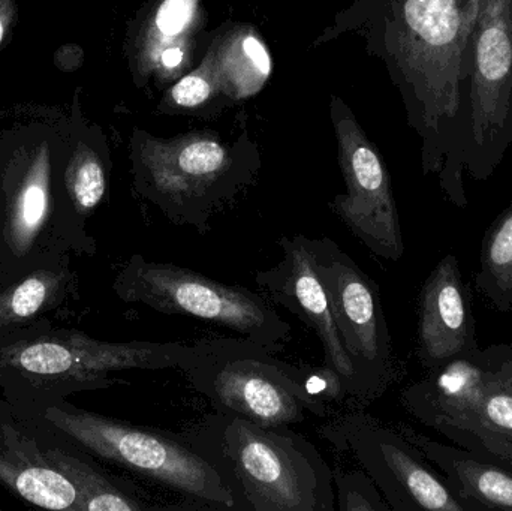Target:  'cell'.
<instances>
[{"label": "cell", "mask_w": 512, "mask_h": 511, "mask_svg": "<svg viewBox=\"0 0 512 511\" xmlns=\"http://www.w3.org/2000/svg\"><path fill=\"white\" fill-rule=\"evenodd\" d=\"M438 434L444 435L447 440L463 449L471 450L483 458L501 462L512 468V441L505 440L493 432L480 428H454L445 426L439 429Z\"/></svg>", "instance_id": "cell-24"}, {"label": "cell", "mask_w": 512, "mask_h": 511, "mask_svg": "<svg viewBox=\"0 0 512 511\" xmlns=\"http://www.w3.org/2000/svg\"><path fill=\"white\" fill-rule=\"evenodd\" d=\"M218 471L240 511H334L333 471L319 450L289 428L207 414L183 432Z\"/></svg>", "instance_id": "cell-2"}, {"label": "cell", "mask_w": 512, "mask_h": 511, "mask_svg": "<svg viewBox=\"0 0 512 511\" xmlns=\"http://www.w3.org/2000/svg\"><path fill=\"white\" fill-rule=\"evenodd\" d=\"M51 467L62 471L80 494L78 510L84 511H141L152 510L137 492L117 485L90 465L78 461L74 456L63 455L57 450L45 453Z\"/></svg>", "instance_id": "cell-18"}, {"label": "cell", "mask_w": 512, "mask_h": 511, "mask_svg": "<svg viewBox=\"0 0 512 511\" xmlns=\"http://www.w3.org/2000/svg\"><path fill=\"white\" fill-rule=\"evenodd\" d=\"M480 0H381L378 48L421 138L424 174L468 207L462 168L463 102Z\"/></svg>", "instance_id": "cell-1"}, {"label": "cell", "mask_w": 512, "mask_h": 511, "mask_svg": "<svg viewBox=\"0 0 512 511\" xmlns=\"http://www.w3.org/2000/svg\"><path fill=\"white\" fill-rule=\"evenodd\" d=\"M255 168L209 138L150 144L135 158V188L173 224L207 234L248 188Z\"/></svg>", "instance_id": "cell-6"}, {"label": "cell", "mask_w": 512, "mask_h": 511, "mask_svg": "<svg viewBox=\"0 0 512 511\" xmlns=\"http://www.w3.org/2000/svg\"><path fill=\"white\" fill-rule=\"evenodd\" d=\"M15 17L14 0H0V45L5 41L11 30L12 21Z\"/></svg>", "instance_id": "cell-27"}, {"label": "cell", "mask_w": 512, "mask_h": 511, "mask_svg": "<svg viewBox=\"0 0 512 511\" xmlns=\"http://www.w3.org/2000/svg\"><path fill=\"white\" fill-rule=\"evenodd\" d=\"M319 281L360 380L363 401L378 399L396 377L393 339L378 284L330 237L310 239Z\"/></svg>", "instance_id": "cell-9"}, {"label": "cell", "mask_w": 512, "mask_h": 511, "mask_svg": "<svg viewBox=\"0 0 512 511\" xmlns=\"http://www.w3.org/2000/svg\"><path fill=\"white\" fill-rule=\"evenodd\" d=\"M65 188L72 206L87 216L104 200L107 170L98 152L86 144L75 147L65 170Z\"/></svg>", "instance_id": "cell-21"}, {"label": "cell", "mask_w": 512, "mask_h": 511, "mask_svg": "<svg viewBox=\"0 0 512 511\" xmlns=\"http://www.w3.org/2000/svg\"><path fill=\"white\" fill-rule=\"evenodd\" d=\"M251 339H204L191 345L180 365L195 392L215 411L271 428H289L309 416H331L330 405L310 395L309 368L277 359Z\"/></svg>", "instance_id": "cell-3"}, {"label": "cell", "mask_w": 512, "mask_h": 511, "mask_svg": "<svg viewBox=\"0 0 512 511\" xmlns=\"http://www.w3.org/2000/svg\"><path fill=\"white\" fill-rule=\"evenodd\" d=\"M45 417L93 455L177 492L197 509L237 510L216 468L183 434L75 408H50Z\"/></svg>", "instance_id": "cell-4"}, {"label": "cell", "mask_w": 512, "mask_h": 511, "mask_svg": "<svg viewBox=\"0 0 512 511\" xmlns=\"http://www.w3.org/2000/svg\"><path fill=\"white\" fill-rule=\"evenodd\" d=\"M195 0H164L153 18V47L177 39L194 17Z\"/></svg>", "instance_id": "cell-25"}, {"label": "cell", "mask_w": 512, "mask_h": 511, "mask_svg": "<svg viewBox=\"0 0 512 511\" xmlns=\"http://www.w3.org/2000/svg\"><path fill=\"white\" fill-rule=\"evenodd\" d=\"M394 426L436 470L441 471L442 477L466 509L512 511L511 467L483 458L463 447L439 443L405 423Z\"/></svg>", "instance_id": "cell-15"}, {"label": "cell", "mask_w": 512, "mask_h": 511, "mask_svg": "<svg viewBox=\"0 0 512 511\" xmlns=\"http://www.w3.org/2000/svg\"><path fill=\"white\" fill-rule=\"evenodd\" d=\"M334 491L340 511H391L373 480L363 470L334 471Z\"/></svg>", "instance_id": "cell-23"}, {"label": "cell", "mask_w": 512, "mask_h": 511, "mask_svg": "<svg viewBox=\"0 0 512 511\" xmlns=\"http://www.w3.org/2000/svg\"><path fill=\"white\" fill-rule=\"evenodd\" d=\"M191 353L183 342H101L65 332L41 336L0 348V366H11L27 374L65 380L110 384V372L143 369H177Z\"/></svg>", "instance_id": "cell-10"}, {"label": "cell", "mask_w": 512, "mask_h": 511, "mask_svg": "<svg viewBox=\"0 0 512 511\" xmlns=\"http://www.w3.org/2000/svg\"><path fill=\"white\" fill-rule=\"evenodd\" d=\"M478 347L471 293L456 255L447 254L427 276L418 297V360L430 371Z\"/></svg>", "instance_id": "cell-13"}, {"label": "cell", "mask_w": 512, "mask_h": 511, "mask_svg": "<svg viewBox=\"0 0 512 511\" xmlns=\"http://www.w3.org/2000/svg\"><path fill=\"white\" fill-rule=\"evenodd\" d=\"M57 279L48 273H33L0 293V330L35 317L50 300Z\"/></svg>", "instance_id": "cell-22"}, {"label": "cell", "mask_w": 512, "mask_h": 511, "mask_svg": "<svg viewBox=\"0 0 512 511\" xmlns=\"http://www.w3.org/2000/svg\"><path fill=\"white\" fill-rule=\"evenodd\" d=\"M17 179L6 197V237L26 254L45 224L50 201L51 149L47 141L24 147L17 156Z\"/></svg>", "instance_id": "cell-16"}, {"label": "cell", "mask_w": 512, "mask_h": 511, "mask_svg": "<svg viewBox=\"0 0 512 511\" xmlns=\"http://www.w3.org/2000/svg\"><path fill=\"white\" fill-rule=\"evenodd\" d=\"M475 287L496 311H511L512 200L484 234Z\"/></svg>", "instance_id": "cell-17"}, {"label": "cell", "mask_w": 512, "mask_h": 511, "mask_svg": "<svg viewBox=\"0 0 512 511\" xmlns=\"http://www.w3.org/2000/svg\"><path fill=\"white\" fill-rule=\"evenodd\" d=\"M511 144L512 0H480L463 102V173L486 182Z\"/></svg>", "instance_id": "cell-7"}, {"label": "cell", "mask_w": 512, "mask_h": 511, "mask_svg": "<svg viewBox=\"0 0 512 511\" xmlns=\"http://www.w3.org/2000/svg\"><path fill=\"white\" fill-rule=\"evenodd\" d=\"M339 135L340 165L348 191L331 201V210L373 255L402 260L405 242L399 210L381 155L354 123L339 129Z\"/></svg>", "instance_id": "cell-11"}, {"label": "cell", "mask_w": 512, "mask_h": 511, "mask_svg": "<svg viewBox=\"0 0 512 511\" xmlns=\"http://www.w3.org/2000/svg\"><path fill=\"white\" fill-rule=\"evenodd\" d=\"M334 449L348 453L373 480L391 511H466L447 480L396 428L370 414L334 417L319 428Z\"/></svg>", "instance_id": "cell-8"}, {"label": "cell", "mask_w": 512, "mask_h": 511, "mask_svg": "<svg viewBox=\"0 0 512 511\" xmlns=\"http://www.w3.org/2000/svg\"><path fill=\"white\" fill-rule=\"evenodd\" d=\"M0 479L27 503L48 510H78L74 483L54 467H11L0 459Z\"/></svg>", "instance_id": "cell-19"}, {"label": "cell", "mask_w": 512, "mask_h": 511, "mask_svg": "<svg viewBox=\"0 0 512 511\" xmlns=\"http://www.w3.org/2000/svg\"><path fill=\"white\" fill-rule=\"evenodd\" d=\"M282 258L270 269L258 270L255 282L274 303L294 314L315 332L324 350V366L336 372L352 401L364 402L360 380L331 314L324 285L319 281L310 237L282 236Z\"/></svg>", "instance_id": "cell-12"}, {"label": "cell", "mask_w": 512, "mask_h": 511, "mask_svg": "<svg viewBox=\"0 0 512 511\" xmlns=\"http://www.w3.org/2000/svg\"><path fill=\"white\" fill-rule=\"evenodd\" d=\"M183 51L179 47L165 48L161 53V63L164 68L174 69L182 63Z\"/></svg>", "instance_id": "cell-28"}, {"label": "cell", "mask_w": 512, "mask_h": 511, "mask_svg": "<svg viewBox=\"0 0 512 511\" xmlns=\"http://www.w3.org/2000/svg\"><path fill=\"white\" fill-rule=\"evenodd\" d=\"M114 291L125 302L216 324L276 353L291 338V324L255 291L215 281L188 267L150 261L140 254L132 255L120 270Z\"/></svg>", "instance_id": "cell-5"}, {"label": "cell", "mask_w": 512, "mask_h": 511, "mask_svg": "<svg viewBox=\"0 0 512 511\" xmlns=\"http://www.w3.org/2000/svg\"><path fill=\"white\" fill-rule=\"evenodd\" d=\"M510 344L480 347L426 371L400 395V404L415 420L433 431L463 426L472 419L493 369L510 350Z\"/></svg>", "instance_id": "cell-14"}, {"label": "cell", "mask_w": 512, "mask_h": 511, "mask_svg": "<svg viewBox=\"0 0 512 511\" xmlns=\"http://www.w3.org/2000/svg\"><path fill=\"white\" fill-rule=\"evenodd\" d=\"M212 93V84L207 80L206 75L201 72L183 77L176 86L171 89L170 98L177 107L194 108L207 101Z\"/></svg>", "instance_id": "cell-26"}, {"label": "cell", "mask_w": 512, "mask_h": 511, "mask_svg": "<svg viewBox=\"0 0 512 511\" xmlns=\"http://www.w3.org/2000/svg\"><path fill=\"white\" fill-rule=\"evenodd\" d=\"M454 428H480L512 441V342L507 356L490 374L472 419Z\"/></svg>", "instance_id": "cell-20"}]
</instances>
